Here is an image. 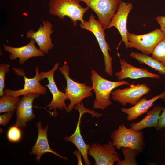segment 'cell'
I'll use <instances>...</instances> for the list:
<instances>
[{"mask_svg":"<svg viewBox=\"0 0 165 165\" xmlns=\"http://www.w3.org/2000/svg\"><path fill=\"white\" fill-rule=\"evenodd\" d=\"M91 75L92 84L91 88L95 94L93 103L94 109H105L112 104L110 98L113 90L121 86L130 84L125 80L115 82L107 80L101 76L94 69L91 70Z\"/></svg>","mask_w":165,"mask_h":165,"instance_id":"cell-1","label":"cell"},{"mask_svg":"<svg viewBox=\"0 0 165 165\" xmlns=\"http://www.w3.org/2000/svg\"><path fill=\"white\" fill-rule=\"evenodd\" d=\"M79 0H50L49 12L51 15L64 20L68 16L72 20L75 27L78 21L83 23V16L90 8L83 7Z\"/></svg>","mask_w":165,"mask_h":165,"instance_id":"cell-2","label":"cell"},{"mask_svg":"<svg viewBox=\"0 0 165 165\" xmlns=\"http://www.w3.org/2000/svg\"><path fill=\"white\" fill-rule=\"evenodd\" d=\"M144 137L142 132L128 128L123 124L119 125L110 135L113 144L117 149L129 147L140 152H143L145 147Z\"/></svg>","mask_w":165,"mask_h":165,"instance_id":"cell-3","label":"cell"},{"mask_svg":"<svg viewBox=\"0 0 165 165\" xmlns=\"http://www.w3.org/2000/svg\"><path fill=\"white\" fill-rule=\"evenodd\" d=\"M65 79L67 87L65 93L70 100V103L68 106L66 112L69 113L77 104L82 102V100L92 96V88L86 83H80L72 79L69 76V67L66 64L59 68Z\"/></svg>","mask_w":165,"mask_h":165,"instance_id":"cell-4","label":"cell"},{"mask_svg":"<svg viewBox=\"0 0 165 165\" xmlns=\"http://www.w3.org/2000/svg\"><path fill=\"white\" fill-rule=\"evenodd\" d=\"M80 27L91 32L96 38L104 56L105 66V71L109 76L113 74L112 68L113 59L108 51H111L110 45L106 41L105 31L99 21L96 20L92 14L89 16L87 21L80 24Z\"/></svg>","mask_w":165,"mask_h":165,"instance_id":"cell-5","label":"cell"},{"mask_svg":"<svg viewBox=\"0 0 165 165\" xmlns=\"http://www.w3.org/2000/svg\"><path fill=\"white\" fill-rule=\"evenodd\" d=\"M165 37L160 29L157 28L147 34L137 35L128 32L129 48H134L143 53L149 55L159 42Z\"/></svg>","mask_w":165,"mask_h":165,"instance_id":"cell-6","label":"cell"},{"mask_svg":"<svg viewBox=\"0 0 165 165\" xmlns=\"http://www.w3.org/2000/svg\"><path fill=\"white\" fill-rule=\"evenodd\" d=\"M95 13L104 30L107 29L122 0H79Z\"/></svg>","mask_w":165,"mask_h":165,"instance_id":"cell-7","label":"cell"},{"mask_svg":"<svg viewBox=\"0 0 165 165\" xmlns=\"http://www.w3.org/2000/svg\"><path fill=\"white\" fill-rule=\"evenodd\" d=\"M59 66V62H57L49 71L40 72L43 79L46 78L48 80V83L45 85L48 87L53 96L52 101L46 106L48 108L49 110H53L52 112H50L51 116L56 117L57 116L56 110L57 108L61 111L64 109L66 111L68 106L65 103V101L69 100V98L65 93L59 90L54 79V73Z\"/></svg>","mask_w":165,"mask_h":165,"instance_id":"cell-8","label":"cell"},{"mask_svg":"<svg viewBox=\"0 0 165 165\" xmlns=\"http://www.w3.org/2000/svg\"><path fill=\"white\" fill-rule=\"evenodd\" d=\"M150 90L145 83L131 84L128 87L118 89L112 91L111 98L117 101L123 106L128 103L134 105Z\"/></svg>","mask_w":165,"mask_h":165,"instance_id":"cell-9","label":"cell"},{"mask_svg":"<svg viewBox=\"0 0 165 165\" xmlns=\"http://www.w3.org/2000/svg\"><path fill=\"white\" fill-rule=\"evenodd\" d=\"M115 148L112 141L103 145L94 143L89 145L88 153L94 159L96 165H113L121 160Z\"/></svg>","mask_w":165,"mask_h":165,"instance_id":"cell-10","label":"cell"},{"mask_svg":"<svg viewBox=\"0 0 165 165\" xmlns=\"http://www.w3.org/2000/svg\"><path fill=\"white\" fill-rule=\"evenodd\" d=\"M39 95L36 93H29L23 95L17 104L15 110L16 119L15 125L18 127H25L27 123L36 117L33 112L32 104L34 99Z\"/></svg>","mask_w":165,"mask_h":165,"instance_id":"cell-11","label":"cell"},{"mask_svg":"<svg viewBox=\"0 0 165 165\" xmlns=\"http://www.w3.org/2000/svg\"><path fill=\"white\" fill-rule=\"evenodd\" d=\"M35 75L32 78H28L23 73L20 75L24 78V84L23 88L18 90H13L8 89H4V94L7 95L19 97L29 93H36L45 95L46 88L42 85L40 82L43 80L41 74L39 72V68L37 66L35 68Z\"/></svg>","mask_w":165,"mask_h":165,"instance_id":"cell-12","label":"cell"},{"mask_svg":"<svg viewBox=\"0 0 165 165\" xmlns=\"http://www.w3.org/2000/svg\"><path fill=\"white\" fill-rule=\"evenodd\" d=\"M42 23L37 31L33 30L28 31L26 33L27 38L35 40L41 51L47 54L49 50L54 46L51 38V35L53 32L52 30L53 25L48 20H43Z\"/></svg>","mask_w":165,"mask_h":165,"instance_id":"cell-13","label":"cell"},{"mask_svg":"<svg viewBox=\"0 0 165 165\" xmlns=\"http://www.w3.org/2000/svg\"><path fill=\"white\" fill-rule=\"evenodd\" d=\"M131 3L122 1L107 29L114 27L116 28L122 38L121 42H123L127 49L129 48V42L127 38L128 31L127 23L128 16L133 8Z\"/></svg>","mask_w":165,"mask_h":165,"instance_id":"cell-14","label":"cell"},{"mask_svg":"<svg viewBox=\"0 0 165 165\" xmlns=\"http://www.w3.org/2000/svg\"><path fill=\"white\" fill-rule=\"evenodd\" d=\"M74 109L78 110L79 113L75 131L71 136L64 137V140L66 141L70 142L73 143L81 154L86 165H90L91 164L88 156L90 145L86 144L83 139L81 133L80 124L81 118L82 115L86 112L90 113L91 111L85 108L83 104L76 105Z\"/></svg>","mask_w":165,"mask_h":165,"instance_id":"cell-15","label":"cell"},{"mask_svg":"<svg viewBox=\"0 0 165 165\" xmlns=\"http://www.w3.org/2000/svg\"><path fill=\"white\" fill-rule=\"evenodd\" d=\"M35 41L31 38L27 45L19 47H13L6 45H3L4 50L10 53L9 58L11 60L19 59V62L23 64L28 59L33 57H43L45 54L35 46Z\"/></svg>","mask_w":165,"mask_h":165,"instance_id":"cell-16","label":"cell"},{"mask_svg":"<svg viewBox=\"0 0 165 165\" xmlns=\"http://www.w3.org/2000/svg\"><path fill=\"white\" fill-rule=\"evenodd\" d=\"M36 125L38 129V137L35 144L31 150L30 154L36 155L35 160L37 162H40L42 156L47 152L52 153L61 159L68 160L66 157L57 153L50 148L47 135L48 126L46 125L44 128L42 126L41 121L38 122Z\"/></svg>","mask_w":165,"mask_h":165,"instance_id":"cell-17","label":"cell"},{"mask_svg":"<svg viewBox=\"0 0 165 165\" xmlns=\"http://www.w3.org/2000/svg\"><path fill=\"white\" fill-rule=\"evenodd\" d=\"M121 70L116 72L115 75L118 81L126 78L138 79L150 78L159 79L160 75L149 72L147 69L140 68L134 66L127 63L124 59H120Z\"/></svg>","mask_w":165,"mask_h":165,"instance_id":"cell-18","label":"cell"},{"mask_svg":"<svg viewBox=\"0 0 165 165\" xmlns=\"http://www.w3.org/2000/svg\"><path fill=\"white\" fill-rule=\"evenodd\" d=\"M159 99H165V91L148 100L144 97L131 108H122L121 111L127 115V119L128 121H132L147 113L148 110L154 105V102Z\"/></svg>","mask_w":165,"mask_h":165,"instance_id":"cell-19","label":"cell"},{"mask_svg":"<svg viewBox=\"0 0 165 165\" xmlns=\"http://www.w3.org/2000/svg\"><path fill=\"white\" fill-rule=\"evenodd\" d=\"M164 107L157 105L147 112L146 116L141 121L133 122L130 125V128L135 131H139L146 128H156L158 124L160 112Z\"/></svg>","mask_w":165,"mask_h":165,"instance_id":"cell-20","label":"cell"},{"mask_svg":"<svg viewBox=\"0 0 165 165\" xmlns=\"http://www.w3.org/2000/svg\"><path fill=\"white\" fill-rule=\"evenodd\" d=\"M130 56L140 63L144 64L158 71L160 74L165 75V66L148 55L132 52Z\"/></svg>","mask_w":165,"mask_h":165,"instance_id":"cell-21","label":"cell"},{"mask_svg":"<svg viewBox=\"0 0 165 165\" xmlns=\"http://www.w3.org/2000/svg\"><path fill=\"white\" fill-rule=\"evenodd\" d=\"M20 100L19 97L4 95L0 98V113L14 112Z\"/></svg>","mask_w":165,"mask_h":165,"instance_id":"cell-22","label":"cell"},{"mask_svg":"<svg viewBox=\"0 0 165 165\" xmlns=\"http://www.w3.org/2000/svg\"><path fill=\"white\" fill-rule=\"evenodd\" d=\"M122 153L124 156L123 160L117 162V165H138L136 157L139 152L129 147L121 148Z\"/></svg>","mask_w":165,"mask_h":165,"instance_id":"cell-23","label":"cell"},{"mask_svg":"<svg viewBox=\"0 0 165 165\" xmlns=\"http://www.w3.org/2000/svg\"><path fill=\"white\" fill-rule=\"evenodd\" d=\"M152 54V58L165 66V37L156 46Z\"/></svg>","mask_w":165,"mask_h":165,"instance_id":"cell-24","label":"cell"},{"mask_svg":"<svg viewBox=\"0 0 165 165\" xmlns=\"http://www.w3.org/2000/svg\"><path fill=\"white\" fill-rule=\"evenodd\" d=\"M19 128L15 125L9 128L7 133V138L9 141L13 142H16L20 139L21 132Z\"/></svg>","mask_w":165,"mask_h":165,"instance_id":"cell-25","label":"cell"},{"mask_svg":"<svg viewBox=\"0 0 165 165\" xmlns=\"http://www.w3.org/2000/svg\"><path fill=\"white\" fill-rule=\"evenodd\" d=\"M9 71V66L7 64L2 63L0 64V96L4 94L5 79L7 73Z\"/></svg>","mask_w":165,"mask_h":165,"instance_id":"cell-26","label":"cell"},{"mask_svg":"<svg viewBox=\"0 0 165 165\" xmlns=\"http://www.w3.org/2000/svg\"><path fill=\"white\" fill-rule=\"evenodd\" d=\"M14 114L13 112H6L0 116V124L4 126L6 125Z\"/></svg>","mask_w":165,"mask_h":165,"instance_id":"cell-27","label":"cell"},{"mask_svg":"<svg viewBox=\"0 0 165 165\" xmlns=\"http://www.w3.org/2000/svg\"><path fill=\"white\" fill-rule=\"evenodd\" d=\"M159 120L158 124L156 129L158 130L165 128V108H164Z\"/></svg>","mask_w":165,"mask_h":165,"instance_id":"cell-28","label":"cell"},{"mask_svg":"<svg viewBox=\"0 0 165 165\" xmlns=\"http://www.w3.org/2000/svg\"><path fill=\"white\" fill-rule=\"evenodd\" d=\"M156 19L160 26V29L165 35V16H159Z\"/></svg>","mask_w":165,"mask_h":165,"instance_id":"cell-29","label":"cell"},{"mask_svg":"<svg viewBox=\"0 0 165 165\" xmlns=\"http://www.w3.org/2000/svg\"><path fill=\"white\" fill-rule=\"evenodd\" d=\"M74 152L75 155H76L78 159V164L82 165L81 161V155H82V154L78 150L74 151Z\"/></svg>","mask_w":165,"mask_h":165,"instance_id":"cell-30","label":"cell"},{"mask_svg":"<svg viewBox=\"0 0 165 165\" xmlns=\"http://www.w3.org/2000/svg\"><path fill=\"white\" fill-rule=\"evenodd\" d=\"M163 101L165 102V99H163Z\"/></svg>","mask_w":165,"mask_h":165,"instance_id":"cell-31","label":"cell"}]
</instances>
